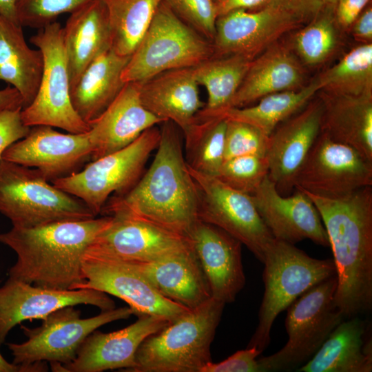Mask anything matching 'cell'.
I'll list each match as a JSON object with an SVG mask.
<instances>
[{"label": "cell", "instance_id": "obj_14", "mask_svg": "<svg viewBox=\"0 0 372 372\" xmlns=\"http://www.w3.org/2000/svg\"><path fill=\"white\" fill-rule=\"evenodd\" d=\"M312 18L281 7L236 9L217 17L211 41L214 56L239 55L253 60L287 32Z\"/></svg>", "mask_w": 372, "mask_h": 372}, {"label": "cell", "instance_id": "obj_38", "mask_svg": "<svg viewBox=\"0 0 372 372\" xmlns=\"http://www.w3.org/2000/svg\"><path fill=\"white\" fill-rule=\"evenodd\" d=\"M268 174L266 156L245 155L224 160L216 178L237 191L252 195Z\"/></svg>", "mask_w": 372, "mask_h": 372}, {"label": "cell", "instance_id": "obj_25", "mask_svg": "<svg viewBox=\"0 0 372 372\" xmlns=\"http://www.w3.org/2000/svg\"><path fill=\"white\" fill-rule=\"evenodd\" d=\"M143 106L161 119L172 121L183 132L205 106L192 68H178L136 82Z\"/></svg>", "mask_w": 372, "mask_h": 372}, {"label": "cell", "instance_id": "obj_4", "mask_svg": "<svg viewBox=\"0 0 372 372\" xmlns=\"http://www.w3.org/2000/svg\"><path fill=\"white\" fill-rule=\"evenodd\" d=\"M225 305L211 298L149 335L131 372H201L212 361L210 347Z\"/></svg>", "mask_w": 372, "mask_h": 372}, {"label": "cell", "instance_id": "obj_24", "mask_svg": "<svg viewBox=\"0 0 372 372\" xmlns=\"http://www.w3.org/2000/svg\"><path fill=\"white\" fill-rule=\"evenodd\" d=\"M131 263L161 295L189 310L212 298L207 279L192 246L154 261Z\"/></svg>", "mask_w": 372, "mask_h": 372}, {"label": "cell", "instance_id": "obj_19", "mask_svg": "<svg viewBox=\"0 0 372 372\" xmlns=\"http://www.w3.org/2000/svg\"><path fill=\"white\" fill-rule=\"evenodd\" d=\"M122 329L103 333L97 329L84 340L75 359L68 364H51L53 371L102 372L136 366L135 355L142 342L170 321L164 317L143 314Z\"/></svg>", "mask_w": 372, "mask_h": 372}, {"label": "cell", "instance_id": "obj_5", "mask_svg": "<svg viewBox=\"0 0 372 372\" xmlns=\"http://www.w3.org/2000/svg\"><path fill=\"white\" fill-rule=\"evenodd\" d=\"M265 291L258 324L247 347L262 352L271 342L273 322L282 311L313 286L336 275L333 259H318L288 242L274 239L262 262Z\"/></svg>", "mask_w": 372, "mask_h": 372}, {"label": "cell", "instance_id": "obj_42", "mask_svg": "<svg viewBox=\"0 0 372 372\" xmlns=\"http://www.w3.org/2000/svg\"><path fill=\"white\" fill-rule=\"evenodd\" d=\"M218 17L231 10H258L267 7H281L294 10L314 18L322 9V0H214Z\"/></svg>", "mask_w": 372, "mask_h": 372}, {"label": "cell", "instance_id": "obj_3", "mask_svg": "<svg viewBox=\"0 0 372 372\" xmlns=\"http://www.w3.org/2000/svg\"><path fill=\"white\" fill-rule=\"evenodd\" d=\"M112 216L60 221L34 227L12 226L0 242L17 254L9 277L56 289H75L84 282L82 259Z\"/></svg>", "mask_w": 372, "mask_h": 372}, {"label": "cell", "instance_id": "obj_20", "mask_svg": "<svg viewBox=\"0 0 372 372\" xmlns=\"http://www.w3.org/2000/svg\"><path fill=\"white\" fill-rule=\"evenodd\" d=\"M322 114L321 100L312 99L269 136L268 176L283 196L294 189L296 177L320 133Z\"/></svg>", "mask_w": 372, "mask_h": 372}, {"label": "cell", "instance_id": "obj_37", "mask_svg": "<svg viewBox=\"0 0 372 372\" xmlns=\"http://www.w3.org/2000/svg\"><path fill=\"white\" fill-rule=\"evenodd\" d=\"M337 27L334 4L325 3L314 18L299 28L294 47L304 63L316 65L331 56L338 43Z\"/></svg>", "mask_w": 372, "mask_h": 372}, {"label": "cell", "instance_id": "obj_48", "mask_svg": "<svg viewBox=\"0 0 372 372\" xmlns=\"http://www.w3.org/2000/svg\"><path fill=\"white\" fill-rule=\"evenodd\" d=\"M15 3L16 0H0V14L8 19L19 23L15 12Z\"/></svg>", "mask_w": 372, "mask_h": 372}, {"label": "cell", "instance_id": "obj_11", "mask_svg": "<svg viewBox=\"0 0 372 372\" xmlns=\"http://www.w3.org/2000/svg\"><path fill=\"white\" fill-rule=\"evenodd\" d=\"M30 41L43 56L41 81L32 103L22 109L23 123L28 127L48 125L69 133H86L89 124L74 110L63 42V27L54 21L37 30Z\"/></svg>", "mask_w": 372, "mask_h": 372}, {"label": "cell", "instance_id": "obj_39", "mask_svg": "<svg viewBox=\"0 0 372 372\" xmlns=\"http://www.w3.org/2000/svg\"><path fill=\"white\" fill-rule=\"evenodd\" d=\"M89 0H16L15 12L22 27L37 30L56 21L64 13H71Z\"/></svg>", "mask_w": 372, "mask_h": 372}, {"label": "cell", "instance_id": "obj_9", "mask_svg": "<svg viewBox=\"0 0 372 372\" xmlns=\"http://www.w3.org/2000/svg\"><path fill=\"white\" fill-rule=\"evenodd\" d=\"M132 314L130 307H124L82 318L80 310L74 306H67L48 315L38 327L21 326L27 340L21 343L8 342L6 345L14 364L32 369L35 372L47 371L45 362L61 366L70 364L92 332L107 323L127 319Z\"/></svg>", "mask_w": 372, "mask_h": 372}, {"label": "cell", "instance_id": "obj_29", "mask_svg": "<svg viewBox=\"0 0 372 372\" xmlns=\"http://www.w3.org/2000/svg\"><path fill=\"white\" fill-rule=\"evenodd\" d=\"M320 132L349 145L372 162V95L335 94L320 90Z\"/></svg>", "mask_w": 372, "mask_h": 372}, {"label": "cell", "instance_id": "obj_1", "mask_svg": "<svg viewBox=\"0 0 372 372\" xmlns=\"http://www.w3.org/2000/svg\"><path fill=\"white\" fill-rule=\"evenodd\" d=\"M154 161L128 192L112 196L101 213L125 216L187 237L199 220L197 188L187 165L178 127L163 122Z\"/></svg>", "mask_w": 372, "mask_h": 372}, {"label": "cell", "instance_id": "obj_34", "mask_svg": "<svg viewBox=\"0 0 372 372\" xmlns=\"http://www.w3.org/2000/svg\"><path fill=\"white\" fill-rule=\"evenodd\" d=\"M112 32V49L131 56L163 0H102Z\"/></svg>", "mask_w": 372, "mask_h": 372}, {"label": "cell", "instance_id": "obj_31", "mask_svg": "<svg viewBox=\"0 0 372 372\" xmlns=\"http://www.w3.org/2000/svg\"><path fill=\"white\" fill-rule=\"evenodd\" d=\"M22 28L0 14V81L17 90L23 109L36 96L43 61L41 51L27 43Z\"/></svg>", "mask_w": 372, "mask_h": 372}, {"label": "cell", "instance_id": "obj_18", "mask_svg": "<svg viewBox=\"0 0 372 372\" xmlns=\"http://www.w3.org/2000/svg\"><path fill=\"white\" fill-rule=\"evenodd\" d=\"M294 189L290 196L280 194L267 175L251 196L274 239L292 245L309 239L317 245L329 247L316 205L304 192Z\"/></svg>", "mask_w": 372, "mask_h": 372}, {"label": "cell", "instance_id": "obj_43", "mask_svg": "<svg viewBox=\"0 0 372 372\" xmlns=\"http://www.w3.org/2000/svg\"><path fill=\"white\" fill-rule=\"evenodd\" d=\"M261 353L256 347H247L220 362H209L201 372H260L257 358Z\"/></svg>", "mask_w": 372, "mask_h": 372}, {"label": "cell", "instance_id": "obj_26", "mask_svg": "<svg viewBox=\"0 0 372 372\" xmlns=\"http://www.w3.org/2000/svg\"><path fill=\"white\" fill-rule=\"evenodd\" d=\"M304 81L303 68L292 49L278 41L251 60L226 109L243 107L271 94L300 89Z\"/></svg>", "mask_w": 372, "mask_h": 372}, {"label": "cell", "instance_id": "obj_32", "mask_svg": "<svg viewBox=\"0 0 372 372\" xmlns=\"http://www.w3.org/2000/svg\"><path fill=\"white\" fill-rule=\"evenodd\" d=\"M321 88L318 77L300 89L271 94L252 106L227 108L215 116L249 123L269 136L280 123L302 110Z\"/></svg>", "mask_w": 372, "mask_h": 372}, {"label": "cell", "instance_id": "obj_40", "mask_svg": "<svg viewBox=\"0 0 372 372\" xmlns=\"http://www.w3.org/2000/svg\"><path fill=\"white\" fill-rule=\"evenodd\" d=\"M268 143L269 136L255 126L242 121L227 119L225 160L245 155L266 156Z\"/></svg>", "mask_w": 372, "mask_h": 372}, {"label": "cell", "instance_id": "obj_6", "mask_svg": "<svg viewBox=\"0 0 372 372\" xmlns=\"http://www.w3.org/2000/svg\"><path fill=\"white\" fill-rule=\"evenodd\" d=\"M0 213L12 226L27 228L96 218L84 202L50 184L38 169L1 157Z\"/></svg>", "mask_w": 372, "mask_h": 372}, {"label": "cell", "instance_id": "obj_8", "mask_svg": "<svg viewBox=\"0 0 372 372\" xmlns=\"http://www.w3.org/2000/svg\"><path fill=\"white\" fill-rule=\"evenodd\" d=\"M336 275L311 287L288 308V340L278 351L258 359L260 372L291 371L307 362L345 319L334 301Z\"/></svg>", "mask_w": 372, "mask_h": 372}, {"label": "cell", "instance_id": "obj_51", "mask_svg": "<svg viewBox=\"0 0 372 372\" xmlns=\"http://www.w3.org/2000/svg\"></svg>", "mask_w": 372, "mask_h": 372}, {"label": "cell", "instance_id": "obj_13", "mask_svg": "<svg viewBox=\"0 0 372 372\" xmlns=\"http://www.w3.org/2000/svg\"><path fill=\"white\" fill-rule=\"evenodd\" d=\"M84 282L77 289H92L125 301L136 316L148 314L172 322L189 309L161 295L131 262L87 248L82 259Z\"/></svg>", "mask_w": 372, "mask_h": 372}, {"label": "cell", "instance_id": "obj_45", "mask_svg": "<svg viewBox=\"0 0 372 372\" xmlns=\"http://www.w3.org/2000/svg\"><path fill=\"white\" fill-rule=\"evenodd\" d=\"M370 1L338 0L334 4V17L337 25L344 29L351 28Z\"/></svg>", "mask_w": 372, "mask_h": 372}, {"label": "cell", "instance_id": "obj_41", "mask_svg": "<svg viewBox=\"0 0 372 372\" xmlns=\"http://www.w3.org/2000/svg\"><path fill=\"white\" fill-rule=\"evenodd\" d=\"M185 23L211 42L218 17L214 0H163Z\"/></svg>", "mask_w": 372, "mask_h": 372}, {"label": "cell", "instance_id": "obj_10", "mask_svg": "<svg viewBox=\"0 0 372 372\" xmlns=\"http://www.w3.org/2000/svg\"><path fill=\"white\" fill-rule=\"evenodd\" d=\"M160 137V129L152 127L126 147L93 160L83 169L52 183L81 199L96 216L110 197L124 194L138 181Z\"/></svg>", "mask_w": 372, "mask_h": 372}, {"label": "cell", "instance_id": "obj_2", "mask_svg": "<svg viewBox=\"0 0 372 372\" xmlns=\"http://www.w3.org/2000/svg\"><path fill=\"white\" fill-rule=\"evenodd\" d=\"M304 192L320 214L332 249L338 280L335 305L345 319L369 311L372 306V186L336 197Z\"/></svg>", "mask_w": 372, "mask_h": 372}, {"label": "cell", "instance_id": "obj_27", "mask_svg": "<svg viewBox=\"0 0 372 372\" xmlns=\"http://www.w3.org/2000/svg\"><path fill=\"white\" fill-rule=\"evenodd\" d=\"M63 27L70 90L86 68L112 48V32L102 0H89L70 13Z\"/></svg>", "mask_w": 372, "mask_h": 372}, {"label": "cell", "instance_id": "obj_44", "mask_svg": "<svg viewBox=\"0 0 372 372\" xmlns=\"http://www.w3.org/2000/svg\"><path fill=\"white\" fill-rule=\"evenodd\" d=\"M22 108L5 110L0 112V158L3 152L12 143L24 138L30 127L21 119Z\"/></svg>", "mask_w": 372, "mask_h": 372}, {"label": "cell", "instance_id": "obj_50", "mask_svg": "<svg viewBox=\"0 0 372 372\" xmlns=\"http://www.w3.org/2000/svg\"><path fill=\"white\" fill-rule=\"evenodd\" d=\"M338 0H322L324 3L335 4Z\"/></svg>", "mask_w": 372, "mask_h": 372}, {"label": "cell", "instance_id": "obj_15", "mask_svg": "<svg viewBox=\"0 0 372 372\" xmlns=\"http://www.w3.org/2000/svg\"><path fill=\"white\" fill-rule=\"evenodd\" d=\"M372 186V162L320 133L298 173L294 189L336 197Z\"/></svg>", "mask_w": 372, "mask_h": 372}, {"label": "cell", "instance_id": "obj_12", "mask_svg": "<svg viewBox=\"0 0 372 372\" xmlns=\"http://www.w3.org/2000/svg\"><path fill=\"white\" fill-rule=\"evenodd\" d=\"M188 169L198 194V219L227 232L262 262L265 252L274 238L251 195L229 187L216 177L197 172L189 166Z\"/></svg>", "mask_w": 372, "mask_h": 372}, {"label": "cell", "instance_id": "obj_47", "mask_svg": "<svg viewBox=\"0 0 372 372\" xmlns=\"http://www.w3.org/2000/svg\"><path fill=\"white\" fill-rule=\"evenodd\" d=\"M19 107L23 108V99L17 89L8 85L0 90V112Z\"/></svg>", "mask_w": 372, "mask_h": 372}, {"label": "cell", "instance_id": "obj_7", "mask_svg": "<svg viewBox=\"0 0 372 372\" xmlns=\"http://www.w3.org/2000/svg\"><path fill=\"white\" fill-rule=\"evenodd\" d=\"M213 56L211 42L163 1L130 56L121 79L124 83L141 82L167 70L196 66Z\"/></svg>", "mask_w": 372, "mask_h": 372}, {"label": "cell", "instance_id": "obj_23", "mask_svg": "<svg viewBox=\"0 0 372 372\" xmlns=\"http://www.w3.org/2000/svg\"><path fill=\"white\" fill-rule=\"evenodd\" d=\"M163 122L142 104L137 83H125L103 113L88 123L92 161L126 147Z\"/></svg>", "mask_w": 372, "mask_h": 372}, {"label": "cell", "instance_id": "obj_22", "mask_svg": "<svg viewBox=\"0 0 372 372\" xmlns=\"http://www.w3.org/2000/svg\"><path fill=\"white\" fill-rule=\"evenodd\" d=\"M187 238L207 279L211 297L225 304L244 288L242 243L222 229L198 220Z\"/></svg>", "mask_w": 372, "mask_h": 372}, {"label": "cell", "instance_id": "obj_35", "mask_svg": "<svg viewBox=\"0 0 372 372\" xmlns=\"http://www.w3.org/2000/svg\"><path fill=\"white\" fill-rule=\"evenodd\" d=\"M227 119L222 116L196 118L183 133L185 158L197 172L216 177L225 160V139Z\"/></svg>", "mask_w": 372, "mask_h": 372}, {"label": "cell", "instance_id": "obj_28", "mask_svg": "<svg viewBox=\"0 0 372 372\" xmlns=\"http://www.w3.org/2000/svg\"><path fill=\"white\" fill-rule=\"evenodd\" d=\"M342 320L299 372H371L372 338L369 321L358 316Z\"/></svg>", "mask_w": 372, "mask_h": 372}, {"label": "cell", "instance_id": "obj_21", "mask_svg": "<svg viewBox=\"0 0 372 372\" xmlns=\"http://www.w3.org/2000/svg\"><path fill=\"white\" fill-rule=\"evenodd\" d=\"M88 248L130 262H148L192 246L184 236L134 218L114 215Z\"/></svg>", "mask_w": 372, "mask_h": 372}, {"label": "cell", "instance_id": "obj_49", "mask_svg": "<svg viewBox=\"0 0 372 372\" xmlns=\"http://www.w3.org/2000/svg\"><path fill=\"white\" fill-rule=\"evenodd\" d=\"M0 372H35L32 369L8 362L0 353Z\"/></svg>", "mask_w": 372, "mask_h": 372}, {"label": "cell", "instance_id": "obj_36", "mask_svg": "<svg viewBox=\"0 0 372 372\" xmlns=\"http://www.w3.org/2000/svg\"><path fill=\"white\" fill-rule=\"evenodd\" d=\"M320 90L335 94L372 95V43L351 50L319 75Z\"/></svg>", "mask_w": 372, "mask_h": 372}, {"label": "cell", "instance_id": "obj_16", "mask_svg": "<svg viewBox=\"0 0 372 372\" xmlns=\"http://www.w3.org/2000/svg\"><path fill=\"white\" fill-rule=\"evenodd\" d=\"M79 304L101 311L115 308L114 301L98 290L46 288L8 277L0 287V346L11 329L23 321L42 320L59 309Z\"/></svg>", "mask_w": 372, "mask_h": 372}, {"label": "cell", "instance_id": "obj_33", "mask_svg": "<svg viewBox=\"0 0 372 372\" xmlns=\"http://www.w3.org/2000/svg\"><path fill=\"white\" fill-rule=\"evenodd\" d=\"M251 60L239 55L208 59L192 67L198 85L207 92V101L196 118L213 117L225 110L240 87Z\"/></svg>", "mask_w": 372, "mask_h": 372}, {"label": "cell", "instance_id": "obj_17", "mask_svg": "<svg viewBox=\"0 0 372 372\" xmlns=\"http://www.w3.org/2000/svg\"><path fill=\"white\" fill-rule=\"evenodd\" d=\"M92 152L87 132L64 134L51 126L36 125L10 145L1 158L35 168L52 183L79 171Z\"/></svg>", "mask_w": 372, "mask_h": 372}, {"label": "cell", "instance_id": "obj_46", "mask_svg": "<svg viewBox=\"0 0 372 372\" xmlns=\"http://www.w3.org/2000/svg\"><path fill=\"white\" fill-rule=\"evenodd\" d=\"M353 36L364 43L372 41V8L368 5L352 25Z\"/></svg>", "mask_w": 372, "mask_h": 372}, {"label": "cell", "instance_id": "obj_30", "mask_svg": "<svg viewBox=\"0 0 372 372\" xmlns=\"http://www.w3.org/2000/svg\"><path fill=\"white\" fill-rule=\"evenodd\" d=\"M130 58L107 50L90 63L71 89L72 105L87 123L99 116L125 85L121 74Z\"/></svg>", "mask_w": 372, "mask_h": 372}]
</instances>
